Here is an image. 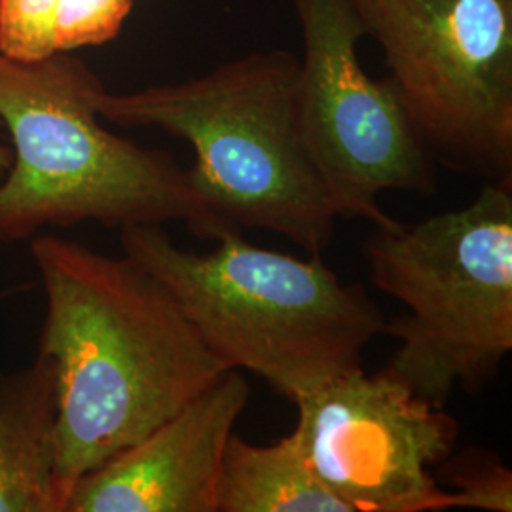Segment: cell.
<instances>
[{"label":"cell","instance_id":"cell-1","mask_svg":"<svg viewBox=\"0 0 512 512\" xmlns=\"http://www.w3.org/2000/svg\"><path fill=\"white\" fill-rule=\"evenodd\" d=\"M31 255L46 293L38 351L57 389L55 495L169 420L230 370L177 298L129 256L37 234Z\"/></svg>","mask_w":512,"mask_h":512},{"label":"cell","instance_id":"cell-2","mask_svg":"<svg viewBox=\"0 0 512 512\" xmlns=\"http://www.w3.org/2000/svg\"><path fill=\"white\" fill-rule=\"evenodd\" d=\"M101 120L190 143V175L219 230L262 228L321 256L338 219L311 162L298 112V55L274 48L213 71L129 93H95Z\"/></svg>","mask_w":512,"mask_h":512},{"label":"cell","instance_id":"cell-3","mask_svg":"<svg viewBox=\"0 0 512 512\" xmlns=\"http://www.w3.org/2000/svg\"><path fill=\"white\" fill-rule=\"evenodd\" d=\"M101 86L69 54L33 61L0 54V122L14 145L0 179V245L80 222L120 230L183 222L194 236L217 241L190 169L101 124Z\"/></svg>","mask_w":512,"mask_h":512},{"label":"cell","instance_id":"cell-4","mask_svg":"<svg viewBox=\"0 0 512 512\" xmlns=\"http://www.w3.org/2000/svg\"><path fill=\"white\" fill-rule=\"evenodd\" d=\"M124 255L177 298L226 368L264 378L296 403L363 368L385 317L359 283H342L321 256L298 258L226 234L211 253L184 251L162 226L122 230Z\"/></svg>","mask_w":512,"mask_h":512},{"label":"cell","instance_id":"cell-5","mask_svg":"<svg viewBox=\"0 0 512 512\" xmlns=\"http://www.w3.org/2000/svg\"><path fill=\"white\" fill-rule=\"evenodd\" d=\"M372 283L408 308L385 319L399 342L387 372L435 406L490 384L512 351V190L486 183L473 202L366 241Z\"/></svg>","mask_w":512,"mask_h":512},{"label":"cell","instance_id":"cell-6","mask_svg":"<svg viewBox=\"0 0 512 512\" xmlns=\"http://www.w3.org/2000/svg\"><path fill=\"white\" fill-rule=\"evenodd\" d=\"M435 162L512 184V0H351Z\"/></svg>","mask_w":512,"mask_h":512},{"label":"cell","instance_id":"cell-7","mask_svg":"<svg viewBox=\"0 0 512 512\" xmlns=\"http://www.w3.org/2000/svg\"><path fill=\"white\" fill-rule=\"evenodd\" d=\"M302 35L298 112L311 162L338 219L391 228L382 192L429 196L435 160L391 82L370 78L359 59L363 23L351 0H293Z\"/></svg>","mask_w":512,"mask_h":512},{"label":"cell","instance_id":"cell-8","mask_svg":"<svg viewBox=\"0 0 512 512\" xmlns=\"http://www.w3.org/2000/svg\"><path fill=\"white\" fill-rule=\"evenodd\" d=\"M294 404V439L349 512L454 509L431 469L454 452L458 421L385 368L342 374Z\"/></svg>","mask_w":512,"mask_h":512},{"label":"cell","instance_id":"cell-9","mask_svg":"<svg viewBox=\"0 0 512 512\" xmlns=\"http://www.w3.org/2000/svg\"><path fill=\"white\" fill-rule=\"evenodd\" d=\"M251 387L230 368L169 420L82 476L65 512H217L222 456Z\"/></svg>","mask_w":512,"mask_h":512},{"label":"cell","instance_id":"cell-10","mask_svg":"<svg viewBox=\"0 0 512 512\" xmlns=\"http://www.w3.org/2000/svg\"><path fill=\"white\" fill-rule=\"evenodd\" d=\"M54 363L0 372V512H59L55 495Z\"/></svg>","mask_w":512,"mask_h":512},{"label":"cell","instance_id":"cell-11","mask_svg":"<svg viewBox=\"0 0 512 512\" xmlns=\"http://www.w3.org/2000/svg\"><path fill=\"white\" fill-rule=\"evenodd\" d=\"M217 512H349L311 471L293 433L272 444H251L232 433L228 439Z\"/></svg>","mask_w":512,"mask_h":512},{"label":"cell","instance_id":"cell-12","mask_svg":"<svg viewBox=\"0 0 512 512\" xmlns=\"http://www.w3.org/2000/svg\"><path fill=\"white\" fill-rule=\"evenodd\" d=\"M440 476L450 484L454 509L512 511V471L494 452L467 448L440 463Z\"/></svg>","mask_w":512,"mask_h":512},{"label":"cell","instance_id":"cell-13","mask_svg":"<svg viewBox=\"0 0 512 512\" xmlns=\"http://www.w3.org/2000/svg\"><path fill=\"white\" fill-rule=\"evenodd\" d=\"M133 8V0H57L52 23L55 52L101 46L116 37Z\"/></svg>","mask_w":512,"mask_h":512},{"label":"cell","instance_id":"cell-14","mask_svg":"<svg viewBox=\"0 0 512 512\" xmlns=\"http://www.w3.org/2000/svg\"><path fill=\"white\" fill-rule=\"evenodd\" d=\"M57 0H0V54L33 61L54 54Z\"/></svg>","mask_w":512,"mask_h":512},{"label":"cell","instance_id":"cell-15","mask_svg":"<svg viewBox=\"0 0 512 512\" xmlns=\"http://www.w3.org/2000/svg\"><path fill=\"white\" fill-rule=\"evenodd\" d=\"M12 165V150L4 145H0V179L8 173Z\"/></svg>","mask_w":512,"mask_h":512}]
</instances>
